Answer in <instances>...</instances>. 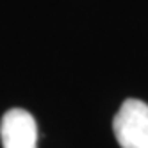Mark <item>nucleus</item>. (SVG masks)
Listing matches in <instances>:
<instances>
[{"mask_svg": "<svg viewBox=\"0 0 148 148\" xmlns=\"http://www.w3.org/2000/svg\"><path fill=\"white\" fill-rule=\"evenodd\" d=\"M0 139L4 148H38V125L25 109H9L0 121Z\"/></svg>", "mask_w": 148, "mask_h": 148, "instance_id": "2", "label": "nucleus"}, {"mask_svg": "<svg viewBox=\"0 0 148 148\" xmlns=\"http://www.w3.org/2000/svg\"><path fill=\"white\" fill-rule=\"evenodd\" d=\"M112 130L121 148H148V103L127 98L112 120Z\"/></svg>", "mask_w": 148, "mask_h": 148, "instance_id": "1", "label": "nucleus"}]
</instances>
